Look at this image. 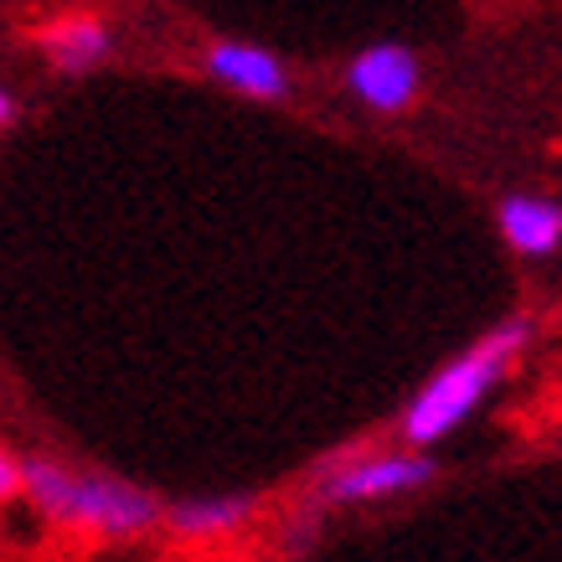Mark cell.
Listing matches in <instances>:
<instances>
[{"label": "cell", "instance_id": "5b68a950", "mask_svg": "<svg viewBox=\"0 0 562 562\" xmlns=\"http://www.w3.org/2000/svg\"><path fill=\"white\" fill-rule=\"evenodd\" d=\"M206 78L222 88H233L243 99H263V103H279L290 99V68L273 57V52L254 47V42H238V36H217L206 42Z\"/></svg>", "mask_w": 562, "mask_h": 562}, {"label": "cell", "instance_id": "9c48e42d", "mask_svg": "<svg viewBox=\"0 0 562 562\" xmlns=\"http://www.w3.org/2000/svg\"><path fill=\"white\" fill-rule=\"evenodd\" d=\"M315 527H321V512H305V516H294L290 531H284V547H290V558H300L310 542H315Z\"/></svg>", "mask_w": 562, "mask_h": 562}, {"label": "cell", "instance_id": "6da1fadb", "mask_svg": "<svg viewBox=\"0 0 562 562\" xmlns=\"http://www.w3.org/2000/svg\"><path fill=\"white\" fill-rule=\"evenodd\" d=\"M21 475H26L21 501H32L57 527L88 531L103 542H130L166 521V506L150 491L109 470H68L52 454H21Z\"/></svg>", "mask_w": 562, "mask_h": 562}, {"label": "cell", "instance_id": "ba28073f", "mask_svg": "<svg viewBox=\"0 0 562 562\" xmlns=\"http://www.w3.org/2000/svg\"><path fill=\"white\" fill-rule=\"evenodd\" d=\"M258 516V495L233 491V495H187L166 506V527L187 542H206V537H227V531H243Z\"/></svg>", "mask_w": 562, "mask_h": 562}, {"label": "cell", "instance_id": "277c9868", "mask_svg": "<svg viewBox=\"0 0 562 562\" xmlns=\"http://www.w3.org/2000/svg\"><path fill=\"white\" fill-rule=\"evenodd\" d=\"M424 88V63L403 42H372L346 63V93L372 114H408Z\"/></svg>", "mask_w": 562, "mask_h": 562}, {"label": "cell", "instance_id": "7a4b0ae2", "mask_svg": "<svg viewBox=\"0 0 562 562\" xmlns=\"http://www.w3.org/2000/svg\"><path fill=\"white\" fill-rule=\"evenodd\" d=\"M527 341H531V321L527 315H512V321L495 325L491 336L464 346L454 361H443L439 372L413 392L408 408H403V439L413 449H434L439 439H449L491 397L495 382L512 372V361L527 351Z\"/></svg>", "mask_w": 562, "mask_h": 562}, {"label": "cell", "instance_id": "8992f818", "mask_svg": "<svg viewBox=\"0 0 562 562\" xmlns=\"http://www.w3.org/2000/svg\"><path fill=\"white\" fill-rule=\"evenodd\" d=\"M32 42L42 47L52 72L83 78V72H93L103 57H109L114 32H109V21H99V16H57V21H47V26H36Z\"/></svg>", "mask_w": 562, "mask_h": 562}, {"label": "cell", "instance_id": "52a82bcc", "mask_svg": "<svg viewBox=\"0 0 562 562\" xmlns=\"http://www.w3.org/2000/svg\"><path fill=\"white\" fill-rule=\"evenodd\" d=\"M501 238L512 243L521 258H552L562 248V202L537 196V191H512L495 206Z\"/></svg>", "mask_w": 562, "mask_h": 562}, {"label": "cell", "instance_id": "8fae6325", "mask_svg": "<svg viewBox=\"0 0 562 562\" xmlns=\"http://www.w3.org/2000/svg\"><path fill=\"white\" fill-rule=\"evenodd\" d=\"M16 120H21L16 93H11V88H0V130H16Z\"/></svg>", "mask_w": 562, "mask_h": 562}, {"label": "cell", "instance_id": "3957f363", "mask_svg": "<svg viewBox=\"0 0 562 562\" xmlns=\"http://www.w3.org/2000/svg\"><path fill=\"white\" fill-rule=\"evenodd\" d=\"M439 480L434 454H367V460H341L325 470L315 485L321 506H372V501H397Z\"/></svg>", "mask_w": 562, "mask_h": 562}, {"label": "cell", "instance_id": "30bf717a", "mask_svg": "<svg viewBox=\"0 0 562 562\" xmlns=\"http://www.w3.org/2000/svg\"><path fill=\"white\" fill-rule=\"evenodd\" d=\"M21 485H26V475H21V454L16 449H0V495L16 501Z\"/></svg>", "mask_w": 562, "mask_h": 562}]
</instances>
